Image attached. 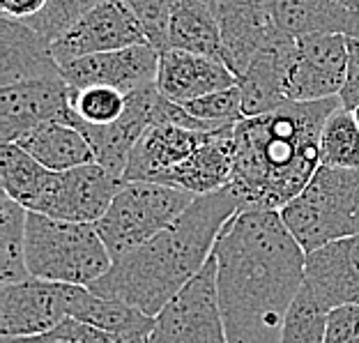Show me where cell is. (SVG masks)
I'll return each mask as SVG.
<instances>
[{
	"instance_id": "obj_9",
	"label": "cell",
	"mask_w": 359,
	"mask_h": 343,
	"mask_svg": "<svg viewBox=\"0 0 359 343\" xmlns=\"http://www.w3.org/2000/svg\"><path fill=\"white\" fill-rule=\"evenodd\" d=\"M122 187V177L100 164H88L62 173H51L37 203L28 212L62 222L97 224Z\"/></svg>"
},
{
	"instance_id": "obj_4",
	"label": "cell",
	"mask_w": 359,
	"mask_h": 343,
	"mask_svg": "<svg viewBox=\"0 0 359 343\" xmlns=\"http://www.w3.org/2000/svg\"><path fill=\"white\" fill-rule=\"evenodd\" d=\"M26 263L35 279L90 288L109 272L113 258L95 224L62 222L28 212Z\"/></svg>"
},
{
	"instance_id": "obj_19",
	"label": "cell",
	"mask_w": 359,
	"mask_h": 343,
	"mask_svg": "<svg viewBox=\"0 0 359 343\" xmlns=\"http://www.w3.org/2000/svg\"><path fill=\"white\" fill-rule=\"evenodd\" d=\"M62 79L51 42L28 23L0 19V88L26 81Z\"/></svg>"
},
{
	"instance_id": "obj_17",
	"label": "cell",
	"mask_w": 359,
	"mask_h": 343,
	"mask_svg": "<svg viewBox=\"0 0 359 343\" xmlns=\"http://www.w3.org/2000/svg\"><path fill=\"white\" fill-rule=\"evenodd\" d=\"M238 86V76L222 60L203 53L166 48L159 53L157 90L180 106Z\"/></svg>"
},
{
	"instance_id": "obj_28",
	"label": "cell",
	"mask_w": 359,
	"mask_h": 343,
	"mask_svg": "<svg viewBox=\"0 0 359 343\" xmlns=\"http://www.w3.org/2000/svg\"><path fill=\"white\" fill-rule=\"evenodd\" d=\"M320 161L332 168H359V125L344 104L325 122L320 134Z\"/></svg>"
},
{
	"instance_id": "obj_27",
	"label": "cell",
	"mask_w": 359,
	"mask_h": 343,
	"mask_svg": "<svg viewBox=\"0 0 359 343\" xmlns=\"http://www.w3.org/2000/svg\"><path fill=\"white\" fill-rule=\"evenodd\" d=\"M28 210L10 196H0V281L3 285L30 279L26 263Z\"/></svg>"
},
{
	"instance_id": "obj_34",
	"label": "cell",
	"mask_w": 359,
	"mask_h": 343,
	"mask_svg": "<svg viewBox=\"0 0 359 343\" xmlns=\"http://www.w3.org/2000/svg\"><path fill=\"white\" fill-rule=\"evenodd\" d=\"M51 339H67L76 343H148V337H138V334H116V332H104L90 325L76 323L67 318L58 330L46 334Z\"/></svg>"
},
{
	"instance_id": "obj_23",
	"label": "cell",
	"mask_w": 359,
	"mask_h": 343,
	"mask_svg": "<svg viewBox=\"0 0 359 343\" xmlns=\"http://www.w3.org/2000/svg\"><path fill=\"white\" fill-rule=\"evenodd\" d=\"M14 143L53 173L97 164L88 138L76 127L65 125V122H44L21 134Z\"/></svg>"
},
{
	"instance_id": "obj_37",
	"label": "cell",
	"mask_w": 359,
	"mask_h": 343,
	"mask_svg": "<svg viewBox=\"0 0 359 343\" xmlns=\"http://www.w3.org/2000/svg\"><path fill=\"white\" fill-rule=\"evenodd\" d=\"M48 0H0V10L3 16H10L16 21H30L37 14L44 12Z\"/></svg>"
},
{
	"instance_id": "obj_8",
	"label": "cell",
	"mask_w": 359,
	"mask_h": 343,
	"mask_svg": "<svg viewBox=\"0 0 359 343\" xmlns=\"http://www.w3.org/2000/svg\"><path fill=\"white\" fill-rule=\"evenodd\" d=\"M346 35H311L292 39L285 60V100L323 102L341 95L348 74Z\"/></svg>"
},
{
	"instance_id": "obj_11",
	"label": "cell",
	"mask_w": 359,
	"mask_h": 343,
	"mask_svg": "<svg viewBox=\"0 0 359 343\" xmlns=\"http://www.w3.org/2000/svg\"><path fill=\"white\" fill-rule=\"evenodd\" d=\"M136 44H148V37L134 12L125 0H104L72 23L51 48L58 65H65L86 55L120 51Z\"/></svg>"
},
{
	"instance_id": "obj_18",
	"label": "cell",
	"mask_w": 359,
	"mask_h": 343,
	"mask_svg": "<svg viewBox=\"0 0 359 343\" xmlns=\"http://www.w3.org/2000/svg\"><path fill=\"white\" fill-rule=\"evenodd\" d=\"M235 125L222 127L212 132L198 148L184 161L166 170L157 182L175 187L191 196H208L222 191L233 182L235 170V143H233Z\"/></svg>"
},
{
	"instance_id": "obj_2",
	"label": "cell",
	"mask_w": 359,
	"mask_h": 343,
	"mask_svg": "<svg viewBox=\"0 0 359 343\" xmlns=\"http://www.w3.org/2000/svg\"><path fill=\"white\" fill-rule=\"evenodd\" d=\"M341 106L339 97L323 102H288L235 125L233 191L240 212H281L311 182L320 161V134Z\"/></svg>"
},
{
	"instance_id": "obj_13",
	"label": "cell",
	"mask_w": 359,
	"mask_h": 343,
	"mask_svg": "<svg viewBox=\"0 0 359 343\" xmlns=\"http://www.w3.org/2000/svg\"><path fill=\"white\" fill-rule=\"evenodd\" d=\"M44 122H72L67 81H26L0 88V141L14 143Z\"/></svg>"
},
{
	"instance_id": "obj_15",
	"label": "cell",
	"mask_w": 359,
	"mask_h": 343,
	"mask_svg": "<svg viewBox=\"0 0 359 343\" xmlns=\"http://www.w3.org/2000/svg\"><path fill=\"white\" fill-rule=\"evenodd\" d=\"M159 90L157 83L141 88L136 93L127 95V111L120 120L111 125H76V129L88 138L90 148L95 152L97 164L111 170L113 175H125L129 154L148 129L157 120V106H159Z\"/></svg>"
},
{
	"instance_id": "obj_30",
	"label": "cell",
	"mask_w": 359,
	"mask_h": 343,
	"mask_svg": "<svg viewBox=\"0 0 359 343\" xmlns=\"http://www.w3.org/2000/svg\"><path fill=\"white\" fill-rule=\"evenodd\" d=\"M327 316V309L313 297L306 285H302L283 321L281 343H325Z\"/></svg>"
},
{
	"instance_id": "obj_29",
	"label": "cell",
	"mask_w": 359,
	"mask_h": 343,
	"mask_svg": "<svg viewBox=\"0 0 359 343\" xmlns=\"http://www.w3.org/2000/svg\"><path fill=\"white\" fill-rule=\"evenodd\" d=\"M72 127L76 125H111L127 111V95L109 86L69 88Z\"/></svg>"
},
{
	"instance_id": "obj_7",
	"label": "cell",
	"mask_w": 359,
	"mask_h": 343,
	"mask_svg": "<svg viewBox=\"0 0 359 343\" xmlns=\"http://www.w3.org/2000/svg\"><path fill=\"white\" fill-rule=\"evenodd\" d=\"M148 343H228L215 254L154 318Z\"/></svg>"
},
{
	"instance_id": "obj_33",
	"label": "cell",
	"mask_w": 359,
	"mask_h": 343,
	"mask_svg": "<svg viewBox=\"0 0 359 343\" xmlns=\"http://www.w3.org/2000/svg\"><path fill=\"white\" fill-rule=\"evenodd\" d=\"M125 3L141 23L148 44H152L159 53L166 51L168 26L180 0H125Z\"/></svg>"
},
{
	"instance_id": "obj_6",
	"label": "cell",
	"mask_w": 359,
	"mask_h": 343,
	"mask_svg": "<svg viewBox=\"0 0 359 343\" xmlns=\"http://www.w3.org/2000/svg\"><path fill=\"white\" fill-rule=\"evenodd\" d=\"M196 196L159 182H122L109 210L95 224L113 263L168 228Z\"/></svg>"
},
{
	"instance_id": "obj_3",
	"label": "cell",
	"mask_w": 359,
	"mask_h": 343,
	"mask_svg": "<svg viewBox=\"0 0 359 343\" xmlns=\"http://www.w3.org/2000/svg\"><path fill=\"white\" fill-rule=\"evenodd\" d=\"M240 212L233 187L198 196L173 224L129 256L116 260L90 290L157 318L215 254L224 226Z\"/></svg>"
},
{
	"instance_id": "obj_20",
	"label": "cell",
	"mask_w": 359,
	"mask_h": 343,
	"mask_svg": "<svg viewBox=\"0 0 359 343\" xmlns=\"http://www.w3.org/2000/svg\"><path fill=\"white\" fill-rule=\"evenodd\" d=\"M212 132H196V129L168 125V122H154L148 132L138 138L129 154L122 182H138V180L157 182L166 170L189 157Z\"/></svg>"
},
{
	"instance_id": "obj_41",
	"label": "cell",
	"mask_w": 359,
	"mask_h": 343,
	"mask_svg": "<svg viewBox=\"0 0 359 343\" xmlns=\"http://www.w3.org/2000/svg\"><path fill=\"white\" fill-rule=\"evenodd\" d=\"M353 113H355V120H357V125H359V104L353 109Z\"/></svg>"
},
{
	"instance_id": "obj_5",
	"label": "cell",
	"mask_w": 359,
	"mask_h": 343,
	"mask_svg": "<svg viewBox=\"0 0 359 343\" xmlns=\"http://www.w3.org/2000/svg\"><path fill=\"white\" fill-rule=\"evenodd\" d=\"M299 247L311 251L359 235V168L320 166L281 212Z\"/></svg>"
},
{
	"instance_id": "obj_25",
	"label": "cell",
	"mask_w": 359,
	"mask_h": 343,
	"mask_svg": "<svg viewBox=\"0 0 359 343\" xmlns=\"http://www.w3.org/2000/svg\"><path fill=\"white\" fill-rule=\"evenodd\" d=\"M166 48L203 53L210 55V58L222 60V32H219V23L203 0H180L168 26Z\"/></svg>"
},
{
	"instance_id": "obj_24",
	"label": "cell",
	"mask_w": 359,
	"mask_h": 343,
	"mask_svg": "<svg viewBox=\"0 0 359 343\" xmlns=\"http://www.w3.org/2000/svg\"><path fill=\"white\" fill-rule=\"evenodd\" d=\"M67 314L76 323H83L104 332H116V334L150 337V332L154 328V318L145 316L141 309L118 300L102 297L90 288H86V285H72L69 288Z\"/></svg>"
},
{
	"instance_id": "obj_40",
	"label": "cell",
	"mask_w": 359,
	"mask_h": 343,
	"mask_svg": "<svg viewBox=\"0 0 359 343\" xmlns=\"http://www.w3.org/2000/svg\"><path fill=\"white\" fill-rule=\"evenodd\" d=\"M46 343H76V341H67V339H51V337H46Z\"/></svg>"
},
{
	"instance_id": "obj_35",
	"label": "cell",
	"mask_w": 359,
	"mask_h": 343,
	"mask_svg": "<svg viewBox=\"0 0 359 343\" xmlns=\"http://www.w3.org/2000/svg\"><path fill=\"white\" fill-rule=\"evenodd\" d=\"M325 343H359V304L332 309L327 316Z\"/></svg>"
},
{
	"instance_id": "obj_1",
	"label": "cell",
	"mask_w": 359,
	"mask_h": 343,
	"mask_svg": "<svg viewBox=\"0 0 359 343\" xmlns=\"http://www.w3.org/2000/svg\"><path fill=\"white\" fill-rule=\"evenodd\" d=\"M228 343H281L283 321L304 285L306 251L279 212H238L215 247Z\"/></svg>"
},
{
	"instance_id": "obj_21",
	"label": "cell",
	"mask_w": 359,
	"mask_h": 343,
	"mask_svg": "<svg viewBox=\"0 0 359 343\" xmlns=\"http://www.w3.org/2000/svg\"><path fill=\"white\" fill-rule=\"evenodd\" d=\"M276 26L292 39L346 35L359 39V14L334 0H274Z\"/></svg>"
},
{
	"instance_id": "obj_39",
	"label": "cell",
	"mask_w": 359,
	"mask_h": 343,
	"mask_svg": "<svg viewBox=\"0 0 359 343\" xmlns=\"http://www.w3.org/2000/svg\"><path fill=\"white\" fill-rule=\"evenodd\" d=\"M334 3H339L341 7H348V10L359 14V0H334Z\"/></svg>"
},
{
	"instance_id": "obj_12",
	"label": "cell",
	"mask_w": 359,
	"mask_h": 343,
	"mask_svg": "<svg viewBox=\"0 0 359 343\" xmlns=\"http://www.w3.org/2000/svg\"><path fill=\"white\" fill-rule=\"evenodd\" d=\"M67 283L30 276L0 288V332L3 337H46L67 321Z\"/></svg>"
},
{
	"instance_id": "obj_10",
	"label": "cell",
	"mask_w": 359,
	"mask_h": 343,
	"mask_svg": "<svg viewBox=\"0 0 359 343\" xmlns=\"http://www.w3.org/2000/svg\"><path fill=\"white\" fill-rule=\"evenodd\" d=\"M222 32V60L235 76H242L263 48L283 35L274 19V0H203Z\"/></svg>"
},
{
	"instance_id": "obj_14",
	"label": "cell",
	"mask_w": 359,
	"mask_h": 343,
	"mask_svg": "<svg viewBox=\"0 0 359 343\" xmlns=\"http://www.w3.org/2000/svg\"><path fill=\"white\" fill-rule=\"evenodd\" d=\"M159 51L152 44H136L120 51L95 53L60 65L62 79L69 88L109 86L132 95L157 83Z\"/></svg>"
},
{
	"instance_id": "obj_32",
	"label": "cell",
	"mask_w": 359,
	"mask_h": 343,
	"mask_svg": "<svg viewBox=\"0 0 359 343\" xmlns=\"http://www.w3.org/2000/svg\"><path fill=\"white\" fill-rule=\"evenodd\" d=\"M100 3H104V0H48L42 14H37L35 19L23 23H28L30 28H35L39 35L53 44L72 23Z\"/></svg>"
},
{
	"instance_id": "obj_22",
	"label": "cell",
	"mask_w": 359,
	"mask_h": 343,
	"mask_svg": "<svg viewBox=\"0 0 359 343\" xmlns=\"http://www.w3.org/2000/svg\"><path fill=\"white\" fill-rule=\"evenodd\" d=\"M292 37H281L279 42L263 48L242 76H238V88L242 93L244 118H256L288 104L285 100V60Z\"/></svg>"
},
{
	"instance_id": "obj_16",
	"label": "cell",
	"mask_w": 359,
	"mask_h": 343,
	"mask_svg": "<svg viewBox=\"0 0 359 343\" xmlns=\"http://www.w3.org/2000/svg\"><path fill=\"white\" fill-rule=\"evenodd\" d=\"M304 285L327 311L359 304V235L306 254Z\"/></svg>"
},
{
	"instance_id": "obj_36",
	"label": "cell",
	"mask_w": 359,
	"mask_h": 343,
	"mask_svg": "<svg viewBox=\"0 0 359 343\" xmlns=\"http://www.w3.org/2000/svg\"><path fill=\"white\" fill-rule=\"evenodd\" d=\"M344 109L353 111L359 104V39H348V74L344 90L339 95Z\"/></svg>"
},
{
	"instance_id": "obj_38",
	"label": "cell",
	"mask_w": 359,
	"mask_h": 343,
	"mask_svg": "<svg viewBox=\"0 0 359 343\" xmlns=\"http://www.w3.org/2000/svg\"><path fill=\"white\" fill-rule=\"evenodd\" d=\"M0 343H46V337H3Z\"/></svg>"
},
{
	"instance_id": "obj_31",
	"label": "cell",
	"mask_w": 359,
	"mask_h": 343,
	"mask_svg": "<svg viewBox=\"0 0 359 343\" xmlns=\"http://www.w3.org/2000/svg\"><path fill=\"white\" fill-rule=\"evenodd\" d=\"M184 111L189 113V116H194L196 120L205 122V125H212V127L238 125L240 120H244L242 93L238 86H233L228 90H219V93H212V95L201 97V100L184 104Z\"/></svg>"
},
{
	"instance_id": "obj_26",
	"label": "cell",
	"mask_w": 359,
	"mask_h": 343,
	"mask_svg": "<svg viewBox=\"0 0 359 343\" xmlns=\"http://www.w3.org/2000/svg\"><path fill=\"white\" fill-rule=\"evenodd\" d=\"M51 173L53 170H46L16 143L0 145V184H3V194L10 196L12 201L21 203L26 210H32V206L37 203Z\"/></svg>"
}]
</instances>
